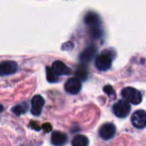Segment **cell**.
I'll list each match as a JSON object with an SVG mask.
<instances>
[{"label":"cell","instance_id":"cell-13","mask_svg":"<svg viewBox=\"0 0 146 146\" xmlns=\"http://www.w3.org/2000/svg\"><path fill=\"white\" fill-rule=\"evenodd\" d=\"M27 111V103H21L18 105L14 106L12 108V112L16 115H21V114H24Z\"/></svg>","mask_w":146,"mask_h":146},{"label":"cell","instance_id":"cell-9","mask_svg":"<svg viewBox=\"0 0 146 146\" xmlns=\"http://www.w3.org/2000/svg\"><path fill=\"white\" fill-rule=\"evenodd\" d=\"M81 89V82L77 78H70L65 83V90L70 94H77Z\"/></svg>","mask_w":146,"mask_h":146},{"label":"cell","instance_id":"cell-6","mask_svg":"<svg viewBox=\"0 0 146 146\" xmlns=\"http://www.w3.org/2000/svg\"><path fill=\"white\" fill-rule=\"evenodd\" d=\"M116 128L114 126V124L112 123H105L100 127L99 129V135L102 139L108 140L111 139L114 135H115Z\"/></svg>","mask_w":146,"mask_h":146},{"label":"cell","instance_id":"cell-14","mask_svg":"<svg viewBox=\"0 0 146 146\" xmlns=\"http://www.w3.org/2000/svg\"><path fill=\"white\" fill-rule=\"evenodd\" d=\"M47 71V80H48L49 82H56L57 79H58V76H56L53 73V71L51 70L50 67H48V68L46 69Z\"/></svg>","mask_w":146,"mask_h":146},{"label":"cell","instance_id":"cell-16","mask_svg":"<svg viewBox=\"0 0 146 146\" xmlns=\"http://www.w3.org/2000/svg\"><path fill=\"white\" fill-rule=\"evenodd\" d=\"M2 110H3V106L0 104V111H2Z\"/></svg>","mask_w":146,"mask_h":146},{"label":"cell","instance_id":"cell-4","mask_svg":"<svg viewBox=\"0 0 146 146\" xmlns=\"http://www.w3.org/2000/svg\"><path fill=\"white\" fill-rule=\"evenodd\" d=\"M18 69L17 63L14 61H3L0 63V76L14 74Z\"/></svg>","mask_w":146,"mask_h":146},{"label":"cell","instance_id":"cell-3","mask_svg":"<svg viewBox=\"0 0 146 146\" xmlns=\"http://www.w3.org/2000/svg\"><path fill=\"white\" fill-rule=\"evenodd\" d=\"M112 64V56L108 52H103L97 56L95 60V65L97 69L101 71H105L111 67Z\"/></svg>","mask_w":146,"mask_h":146},{"label":"cell","instance_id":"cell-7","mask_svg":"<svg viewBox=\"0 0 146 146\" xmlns=\"http://www.w3.org/2000/svg\"><path fill=\"white\" fill-rule=\"evenodd\" d=\"M44 106V99L41 95H35L31 101V113L35 116L41 114L42 108Z\"/></svg>","mask_w":146,"mask_h":146},{"label":"cell","instance_id":"cell-11","mask_svg":"<svg viewBox=\"0 0 146 146\" xmlns=\"http://www.w3.org/2000/svg\"><path fill=\"white\" fill-rule=\"evenodd\" d=\"M88 143L89 141H88L87 137L84 135H76L72 140V144L74 146H86L88 145Z\"/></svg>","mask_w":146,"mask_h":146},{"label":"cell","instance_id":"cell-15","mask_svg":"<svg viewBox=\"0 0 146 146\" xmlns=\"http://www.w3.org/2000/svg\"><path fill=\"white\" fill-rule=\"evenodd\" d=\"M104 92L107 94H114V91H113V88L111 87L110 85H107L104 87Z\"/></svg>","mask_w":146,"mask_h":146},{"label":"cell","instance_id":"cell-5","mask_svg":"<svg viewBox=\"0 0 146 146\" xmlns=\"http://www.w3.org/2000/svg\"><path fill=\"white\" fill-rule=\"evenodd\" d=\"M132 124L135 126L136 128H142L146 127V111L144 110H137L134 112L131 118Z\"/></svg>","mask_w":146,"mask_h":146},{"label":"cell","instance_id":"cell-1","mask_svg":"<svg viewBox=\"0 0 146 146\" xmlns=\"http://www.w3.org/2000/svg\"><path fill=\"white\" fill-rule=\"evenodd\" d=\"M121 95L126 101L132 104H139L142 101L141 93L133 87H125L122 90Z\"/></svg>","mask_w":146,"mask_h":146},{"label":"cell","instance_id":"cell-10","mask_svg":"<svg viewBox=\"0 0 146 146\" xmlns=\"http://www.w3.org/2000/svg\"><path fill=\"white\" fill-rule=\"evenodd\" d=\"M67 140V136L65 135L64 133L59 131H55L52 133V136H51V142L54 145H62L66 142Z\"/></svg>","mask_w":146,"mask_h":146},{"label":"cell","instance_id":"cell-2","mask_svg":"<svg viewBox=\"0 0 146 146\" xmlns=\"http://www.w3.org/2000/svg\"><path fill=\"white\" fill-rule=\"evenodd\" d=\"M113 113L119 118H125L130 113V105L125 99L118 100L113 105Z\"/></svg>","mask_w":146,"mask_h":146},{"label":"cell","instance_id":"cell-12","mask_svg":"<svg viewBox=\"0 0 146 146\" xmlns=\"http://www.w3.org/2000/svg\"><path fill=\"white\" fill-rule=\"evenodd\" d=\"M94 53H95V47H90V48L86 49L81 54V56H80L81 57V61H83V62H88V61L92 58Z\"/></svg>","mask_w":146,"mask_h":146},{"label":"cell","instance_id":"cell-8","mask_svg":"<svg viewBox=\"0 0 146 146\" xmlns=\"http://www.w3.org/2000/svg\"><path fill=\"white\" fill-rule=\"evenodd\" d=\"M51 70L53 71L56 76L60 75H69L71 73V69L68 68L66 65L61 61H55L51 66Z\"/></svg>","mask_w":146,"mask_h":146}]
</instances>
